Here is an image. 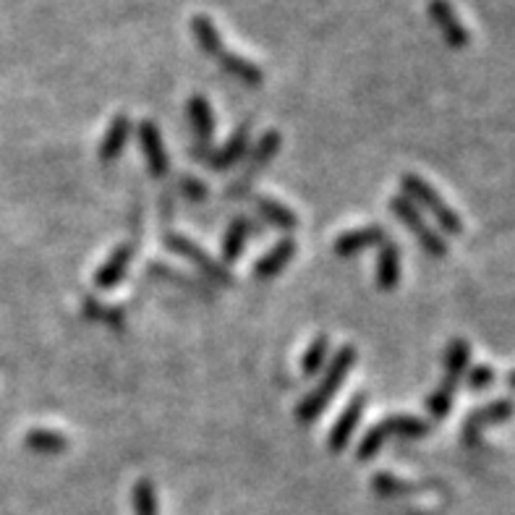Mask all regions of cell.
<instances>
[{
  "instance_id": "7402d4cb",
  "label": "cell",
  "mask_w": 515,
  "mask_h": 515,
  "mask_svg": "<svg viewBox=\"0 0 515 515\" xmlns=\"http://www.w3.org/2000/svg\"><path fill=\"white\" fill-rule=\"evenodd\" d=\"M24 445L34 453H45V455H58L68 448V437L55 429H42L34 427L32 432H27L24 437Z\"/></svg>"
},
{
  "instance_id": "5b68a950",
  "label": "cell",
  "mask_w": 515,
  "mask_h": 515,
  "mask_svg": "<svg viewBox=\"0 0 515 515\" xmlns=\"http://www.w3.org/2000/svg\"><path fill=\"white\" fill-rule=\"evenodd\" d=\"M400 186L406 191V199H411L414 204H421L424 210L432 212L434 220L440 223V228L448 233V236H463L466 225H463L461 215H458V212H455L453 207L424 181V178L414 176V173H406V176H400Z\"/></svg>"
},
{
  "instance_id": "9c48e42d",
  "label": "cell",
  "mask_w": 515,
  "mask_h": 515,
  "mask_svg": "<svg viewBox=\"0 0 515 515\" xmlns=\"http://www.w3.org/2000/svg\"><path fill=\"white\" fill-rule=\"evenodd\" d=\"M278 150H280V131H267V134L257 142L254 152H251L249 163H246V170L241 173V178L228 186V197H241V194L249 189L251 181H254V176H257L259 170L267 168L272 157L278 155Z\"/></svg>"
},
{
  "instance_id": "2e32d148",
  "label": "cell",
  "mask_w": 515,
  "mask_h": 515,
  "mask_svg": "<svg viewBox=\"0 0 515 515\" xmlns=\"http://www.w3.org/2000/svg\"><path fill=\"white\" fill-rule=\"evenodd\" d=\"M387 238H390V233L382 225H364V228H353V231L335 238L333 251L338 257L348 259L353 254H359V251L369 249V246H382Z\"/></svg>"
},
{
  "instance_id": "8992f818",
  "label": "cell",
  "mask_w": 515,
  "mask_h": 515,
  "mask_svg": "<svg viewBox=\"0 0 515 515\" xmlns=\"http://www.w3.org/2000/svg\"><path fill=\"white\" fill-rule=\"evenodd\" d=\"M390 210H393V215L398 217L400 223L406 225L408 231L414 233L416 241L424 246L427 254H432V257H445V254H448V241L424 223V217L419 215V207H416L411 199L395 194V197L390 199Z\"/></svg>"
},
{
  "instance_id": "d4e9b609",
  "label": "cell",
  "mask_w": 515,
  "mask_h": 515,
  "mask_svg": "<svg viewBox=\"0 0 515 515\" xmlns=\"http://www.w3.org/2000/svg\"><path fill=\"white\" fill-rule=\"evenodd\" d=\"M134 510L136 515H157L155 484L150 479H139L134 487Z\"/></svg>"
},
{
  "instance_id": "6da1fadb",
  "label": "cell",
  "mask_w": 515,
  "mask_h": 515,
  "mask_svg": "<svg viewBox=\"0 0 515 515\" xmlns=\"http://www.w3.org/2000/svg\"><path fill=\"white\" fill-rule=\"evenodd\" d=\"M191 32H194V37H197L204 53L210 55V58H215L225 74L236 76V79H241V82L246 84L265 82V74H262V68H259L257 63L246 61L244 55L233 53V50L225 45L223 37H220V29H217V24L210 16H194V19H191Z\"/></svg>"
},
{
  "instance_id": "3957f363",
  "label": "cell",
  "mask_w": 515,
  "mask_h": 515,
  "mask_svg": "<svg viewBox=\"0 0 515 515\" xmlns=\"http://www.w3.org/2000/svg\"><path fill=\"white\" fill-rule=\"evenodd\" d=\"M468 364H471V343L466 338L450 340L448 351H445V377H442L440 387L427 398V408L432 419H448L455 400V390H458L461 380L466 377Z\"/></svg>"
},
{
  "instance_id": "5bb4252c",
  "label": "cell",
  "mask_w": 515,
  "mask_h": 515,
  "mask_svg": "<svg viewBox=\"0 0 515 515\" xmlns=\"http://www.w3.org/2000/svg\"><path fill=\"white\" fill-rule=\"evenodd\" d=\"M189 110V121L197 134V144L191 147V152L212 150V139H215V110H212L210 100L204 95H194L186 105Z\"/></svg>"
},
{
  "instance_id": "d6986e66",
  "label": "cell",
  "mask_w": 515,
  "mask_h": 515,
  "mask_svg": "<svg viewBox=\"0 0 515 515\" xmlns=\"http://www.w3.org/2000/svg\"><path fill=\"white\" fill-rule=\"evenodd\" d=\"M129 136H131V118L126 116V113H118V116L113 118V123L108 126V131H105V136H102L100 150H97L102 163H113V160H118L123 147L129 144Z\"/></svg>"
},
{
  "instance_id": "603a6c76",
  "label": "cell",
  "mask_w": 515,
  "mask_h": 515,
  "mask_svg": "<svg viewBox=\"0 0 515 515\" xmlns=\"http://www.w3.org/2000/svg\"><path fill=\"white\" fill-rule=\"evenodd\" d=\"M372 487L377 495L382 497H400V495H419L421 484H411V482H403V479H398V476L393 474H377L372 479Z\"/></svg>"
},
{
  "instance_id": "7c38bea8",
  "label": "cell",
  "mask_w": 515,
  "mask_h": 515,
  "mask_svg": "<svg viewBox=\"0 0 515 515\" xmlns=\"http://www.w3.org/2000/svg\"><path fill=\"white\" fill-rule=\"evenodd\" d=\"M366 400H369V395L356 393L351 400H348V406L343 408V414L335 419L333 429H330V437H327V445H330L333 453H340V450L346 448L348 440L353 437V432L359 429V421H361V416H364Z\"/></svg>"
},
{
  "instance_id": "277c9868",
  "label": "cell",
  "mask_w": 515,
  "mask_h": 515,
  "mask_svg": "<svg viewBox=\"0 0 515 515\" xmlns=\"http://www.w3.org/2000/svg\"><path fill=\"white\" fill-rule=\"evenodd\" d=\"M429 432H432V427H429L427 421L416 419V416H408V414L387 416V419L377 421V424L364 434V440L359 442V450H356V461H372L374 455L380 453V448L390 440V437L419 440V437H427Z\"/></svg>"
},
{
  "instance_id": "30bf717a",
  "label": "cell",
  "mask_w": 515,
  "mask_h": 515,
  "mask_svg": "<svg viewBox=\"0 0 515 515\" xmlns=\"http://www.w3.org/2000/svg\"><path fill=\"white\" fill-rule=\"evenodd\" d=\"M136 254V238H126L123 244H118L113 249L105 262H102L100 270L95 272V285L100 291H113L123 278H126V272L131 267V259Z\"/></svg>"
},
{
  "instance_id": "52a82bcc",
  "label": "cell",
  "mask_w": 515,
  "mask_h": 515,
  "mask_svg": "<svg viewBox=\"0 0 515 515\" xmlns=\"http://www.w3.org/2000/svg\"><path fill=\"white\" fill-rule=\"evenodd\" d=\"M513 414H515V400L510 398H500L495 400V403H489V406L476 408V411H471V414L463 419L461 442L463 445H468V448L482 450L484 429H487L489 424H500V421L513 419Z\"/></svg>"
},
{
  "instance_id": "ba28073f",
  "label": "cell",
  "mask_w": 515,
  "mask_h": 515,
  "mask_svg": "<svg viewBox=\"0 0 515 515\" xmlns=\"http://www.w3.org/2000/svg\"><path fill=\"white\" fill-rule=\"evenodd\" d=\"M165 246H168L170 251H176V254H181V257H186L191 262V265L197 267L199 272H204L207 278L212 280V283L217 285H233V275L228 267H223L220 262H215V259L207 254V251L202 249V246H197L194 241H189L186 236H181V233H168L165 236Z\"/></svg>"
},
{
  "instance_id": "4316f807",
  "label": "cell",
  "mask_w": 515,
  "mask_h": 515,
  "mask_svg": "<svg viewBox=\"0 0 515 515\" xmlns=\"http://www.w3.org/2000/svg\"><path fill=\"white\" fill-rule=\"evenodd\" d=\"M466 380H468V390L482 393V390H487V387L495 382V369H492L489 364L471 366V369L466 372Z\"/></svg>"
},
{
  "instance_id": "f1b7e54d",
  "label": "cell",
  "mask_w": 515,
  "mask_h": 515,
  "mask_svg": "<svg viewBox=\"0 0 515 515\" xmlns=\"http://www.w3.org/2000/svg\"><path fill=\"white\" fill-rule=\"evenodd\" d=\"M508 385L515 390V369H513V372H508Z\"/></svg>"
},
{
  "instance_id": "cb8c5ba5",
  "label": "cell",
  "mask_w": 515,
  "mask_h": 515,
  "mask_svg": "<svg viewBox=\"0 0 515 515\" xmlns=\"http://www.w3.org/2000/svg\"><path fill=\"white\" fill-rule=\"evenodd\" d=\"M327 346H330V338H327V335H317V338L312 340V346H309V351L304 353V361H301V372H304L306 377H314V374L322 369L327 356Z\"/></svg>"
},
{
  "instance_id": "ffe728a7",
  "label": "cell",
  "mask_w": 515,
  "mask_h": 515,
  "mask_svg": "<svg viewBox=\"0 0 515 515\" xmlns=\"http://www.w3.org/2000/svg\"><path fill=\"white\" fill-rule=\"evenodd\" d=\"M259 231H262V228H259L257 223H251L249 217H233V223L228 225V231H225L223 236L225 265H233V262L241 257V251H244L246 238H249L251 233H259Z\"/></svg>"
},
{
  "instance_id": "4fadbf2b",
  "label": "cell",
  "mask_w": 515,
  "mask_h": 515,
  "mask_svg": "<svg viewBox=\"0 0 515 515\" xmlns=\"http://www.w3.org/2000/svg\"><path fill=\"white\" fill-rule=\"evenodd\" d=\"M139 144H142L144 160H147V168L155 178H163L170 170L168 152H165L163 134L157 129L155 121H142L139 123Z\"/></svg>"
},
{
  "instance_id": "ac0fdd59",
  "label": "cell",
  "mask_w": 515,
  "mask_h": 515,
  "mask_svg": "<svg viewBox=\"0 0 515 515\" xmlns=\"http://www.w3.org/2000/svg\"><path fill=\"white\" fill-rule=\"evenodd\" d=\"M296 251H299V244H296L293 238H283V241H278V244L267 251L265 257L259 259L257 265H254V270H251V275L257 280L275 278V275H280V272L288 267V262L296 257Z\"/></svg>"
},
{
  "instance_id": "44dd1931",
  "label": "cell",
  "mask_w": 515,
  "mask_h": 515,
  "mask_svg": "<svg viewBox=\"0 0 515 515\" xmlns=\"http://www.w3.org/2000/svg\"><path fill=\"white\" fill-rule=\"evenodd\" d=\"M254 204H257L259 215L265 217L270 225L280 228V231H293V228H299V215L288 210L285 204H280L278 199L265 197V194H254Z\"/></svg>"
},
{
  "instance_id": "8fae6325",
  "label": "cell",
  "mask_w": 515,
  "mask_h": 515,
  "mask_svg": "<svg viewBox=\"0 0 515 515\" xmlns=\"http://www.w3.org/2000/svg\"><path fill=\"white\" fill-rule=\"evenodd\" d=\"M246 144H249V123H241L236 131L231 134V139H228V144L225 147H220V150H204V152H191V155L197 157L199 163H204L207 168L212 170H225L231 168V165H236L241 157H244L246 152Z\"/></svg>"
},
{
  "instance_id": "83f0119b",
  "label": "cell",
  "mask_w": 515,
  "mask_h": 515,
  "mask_svg": "<svg viewBox=\"0 0 515 515\" xmlns=\"http://www.w3.org/2000/svg\"><path fill=\"white\" fill-rule=\"evenodd\" d=\"M181 189H183V194H186L189 199H194V202H202V199L207 197V186H204L202 181H197L194 176H183Z\"/></svg>"
},
{
  "instance_id": "7a4b0ae2",
  "label": "cell",
  "mask_w": 515,
  "mask_h": 515,
  "mask_svg": "<svg viewBox=\"0 0 515 515\" xmlns=\"http://www.w3.org/2000/svg\"><path fill=\"white\" fill-rule=\"evenodd\" d=\"M356 359H359V353H356V348L353 346L338 348V353H335L333 361H330V366H327V372H325V377H322V382H319L312 393L301 400L299 408H296V419H299L301 424H309V421L319 419V416L325 414L327 403L333 400V395L338 393L340 385L346 382V377L351 374Z\"/></svg>"
},
{
  "instance_id": "484cf974",
  "label": "cell",
  "mask_w": 515,
  "mask_h": 515,
  "mask_svg": "<svg viewBox=\"0 0 515 515\" xmlns=\"http://www.w3.org/2000/svg\"><path fill=\"white\" fill-rule=\"evenodd\" d=\"M84 314H87L89 319H97V322H108V325H113V327L123 325L121 309H110V306L97 304L92 296H89V299H84Z\"/></svg>"
},
{
  "instance_id": "9a60e30c",
  "label": "cell",
  "mask_w": 515,
  "mask_h": 515,
  "mask_svg": "<svg viewBox=\"0 0 515 515\" xmlns=\"http://www.w3.org/2000/svg\"><path fill=\"white\" fill-rule=\"evenodd\" d=\"M429 16H432L434 24L440 27L442 37L448 40V45H453V48H466L468 42H471L468 27L458 19L455 8L450 6L448 0H432V3H429Z\"/></svg>"
},
{
  "instance_id": "e0dca14e",
  "label": "cell",
  "mask_w": 515,
  "mask_h": 515,
  "mask_svg": "<svg viewBox=\"0 0 515 515\" xmlns=\"http://www.w3.org/2000/svg\"><path fill=\"white\" fill-rule=\"evenodd\" d=\"M403 251L395 244L393 238H387L385 244L380 246L377 254V288L385 293L395 291L400 285V275H403Z\"/></svg>"
}]
</instances>
